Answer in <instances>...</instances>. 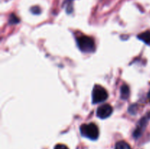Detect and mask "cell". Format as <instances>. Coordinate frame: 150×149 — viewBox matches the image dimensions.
I'll return each mask as SVG.
<instances>
[{
	"label": "cell",
	"mask_w": 150,
	"mask_h": 149,
	"mask_svg": "<svg viewBox=\"0 0 150 149\" xmlns=\"http://www.w3.org/2000/svg\"><path fill=\"white\" fill-rule=\"evenodd\" d=\"M148 98L150 99V91H149V93H148Z\"/></svg>",
	"instance_id": "12"
},
{
	"label": "cell",
	"mask_w": 150,
	"mask_h": 149,
	"mask_svg": "<svg viewBox=\"0 0 150 149\" xmlns=\"http://www.w3.org/2000/svg\"><path fill=\"white\" fill-rule=\"evenodd\" d=\"M77 45L79 49L83 53H92L95 50V41L88 36H81L77 39Z\"/></svg>",
	"instance_id": "2"
},
{
	"label": "cell",
	"mask_w": 150,
	"mask_h": 149,
	"mask_svg": "<svg viewBox=\"0 0 150 149\" xmlns=\"http://www.w3.org/2000/svg\"><path fill=\"white\" fill-rule=\"evenodd\" d=\"M92 103L98 104L103 102L108 99V92L103 86L95 85L92 90Z\"/></svg>",
	"instance_id": "3"
},
{
	"label": "cell",
	"mask_w": 150,
	"mask_h": 149,
	"mask_svg": "<svg viewBox=\"0 0 150 149\" xmlns=\"http://www.w3.org/2000/svg\"><path fill=\"white\" fill-rule=\"evenodd\" d=\"M113 112V108L108 104L100 105L97 110V115L101 119L108 118Z\"/></svg>",
	"instance_id": "4"
},
{
	"label": "cell",
	"mask_w": 150,
	"mask_h": 149,
	"mask_svg": "<svg viewBox=\"0 0 150 149\" xmlns=\"http://www.w3.org/2000/svg\"><path fill=\"white\" fill-rule=\"evenodd\" d=\"M31 11H32V13H34V14H39V13H40V8L38 7H32Z\"/></svg>",
	"instance_id": "10"
},
{
	"label": "cell",
	"mask_w": 150,
	"mask_h": 149,
	"mask_svg": "<svg viewBox=\"0 0 150 149\" xmlns=\"http://www.w3.org/2000/svg\"><path fill=\"white\" fill-rule=\"evenodd\" d=\"M138 38L143 41L144 43L150 45V32L149 31H146L144 32H142L140 34L138 35Z\"/></svg>",
	"instance_id": "6"
},
{
	"label": "cell",
	"mask_w": 150,
	"mask_h": 149,
	"mask_svg": "<svg viewBox=\"0 0 150 149\" xmlns=\"http://www.w3.org/2000/svg\"><path fill=\"white\" fill-rule=\"evenodd\" d=\"M115 149H131L130 145L125 141H120L116 144Z\"/></svg>",
	"instance_id": "8"
},
{
	"label": "cell",
	"mask_w": 150,
	"mask_h": 149,
	"mask_svg": "<svg viewBox=\"0 0 150 149\" xmlns=\"http://www.w3.org/2000/svg\"><path fill=\"white\" fill-rule=\"evenodd\" d=\"M150 118V112L149 115H146V116L144 117L142 120H140L139 124H138V127L136 128V129L135 130L134 132H133V137L138 138L139 137H140L142 135V132L144 130L145 127H146V124H147L148 121Z\"/></svg>",
	"instance_id": "5"
},
{
	"label": "cell",
	"mask_w": 150,
	"mask_h": 149,
	"mask_svg": "<svg viewBox=\"0 0 150 149\" xmlns=\"http://www.w3.org/2000/svg\"><path fill=\"white\" fill-rule=\"evenodd\" d=\"M19 22V19L14 14H12L10 15V18H9V23L10 24H15V23H17Z\"/></svg>",
	"instance_id": "9"
},
{
	"label": "cell",
	"mask_w": 150,
	"mask_h": 149,
	"mask_svg": "<svg viewBox=\"0 0 150 149\" xmlns=\"http://www.w3.org/2000/svg\"><path fill=\"white\" fill-rule=\"evenodd\" d=\"M120 94L122 99H127L130 95V89L127 85H123L120 89Z\"/></svg>",
	"instance_id": "7"
},
{
	"label": "cell",
	"mask_w": 150,
	"mask_h": 149,
	"mask_svg": "<svg viewBox=\"0 0 150 149\" xmlns=\"http://www.w3.org/2000/svg\"><path fill=\"white\" fill-rule=\"evenodd\" d=\"M80 131L83 137L90 140H97L99 137V129L96 124L92 123L82 124L80 127Z\"/></svg>",
	"instance_id": "1"
},
{
	"label": "cell",
	"mask_w": 150,
	"mask_h": 149,
	"mask_svg": "<svg viewBox=\"0 0 150 149\" xmlns=\"http://www.w3.org/2000/svg\"><path fill=\"white\" fill-rule=\"evenodd\" d=\"M54 149H69L65 145L63 144H57V145L54 147Z\"/></svg>",
	"instance_id": "11"
},
{
	"label": "cell",
	"mask_w": 150,
	"mask_h": 149,
	"mask_svg": "<svg viewBox=\"0 0 150 149\" xmlns=\"http://www.w3.org/2000/svg\"><path fill=\"white\" fill-rule=\"evenodd\" d=\"M67 1H68L69 2H70V1H73V0H67Z\"/></svg>",
	"instance_id": "13"
}]
</instances>
